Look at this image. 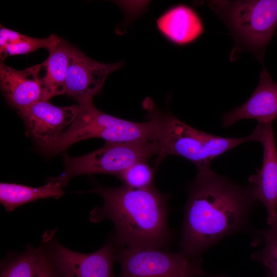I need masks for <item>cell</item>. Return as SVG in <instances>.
Returning <instances> with one entry per match:
<instances>
[{"instance_id":"cell-1","label":"cell","mask_w":277,"mask_h":277,"mask_svg":"<svg viewBox=\"0 0 277 277\" xmlns=\"http://www.w3.org/2000/svg\"><path fill=\"white\" fill-rule=\"evenodd\" d=\"M256 202L250 185L235 184L210 167L197 169L184 207L181 252L202 258L224 238L246 230Z\"/></svg>"},{"instance_id":"cell-2","label":"cell","mask_w":277,"mask_h":277,"mask_svg":"<svg viewBox=\"0 0 277 277\" xmlns=\"http://www.w3.org/2000/svg\"><path fill=\"white\" fill-rule=\"evenodd\" d=\"M89 192L104 201L102 206L91 210L90 221L110 220L114 226L111 238L116 246L163 249L169 244L167 198L154 185L141 189L96 185Z\"/></svg>"},{"instance_id":"cell-3","label":"cell","mask_w":277,"mask_h":277,"mask_svg":"<svg viewBox=\"0 0 277 277\" xmlns=\"http://www.w3.org/2000/svg\"><path fill=\"white\" fill-rule=\"evenodd\" d=\"M79 106L80 110L69 127L56 140L38 146L45 154H56L75 143L92 138L108 142L160 141L159 111L152 104L146 106L149 120L143 122L110 115L96 109L93 103Z\"/></svg>"},{"instance_id":"cell-4","label":"cell","mask_w":277,"mask_h":277,"mask_svg":"<svg viewBox=\"0 0 277 277\" xmlns=\"http://www.w3.org/2000/svg\"><path fill=\"white\" fill-rule=\"evenodd\" d=\"M161 149L156 164L169 155L182 156L194 164L197 169L210 167L217 157L248 142H260L262 124L242 137L215 135L195 129L169 113L159 112Z\"/></svg>"},{"instance_id":"cell-5","label":"cell","mask_w":277,"mask_h":277,"mask_svg":"<svg viewBox=\"0 0 277 277\" xmlns=\"http://www.w3.org/2000/svg\"><path fill=\"white\" fill-rule=\"evenodd\" d=\"M228 26L237 46L262 61L277 26V0L209 1Z\"/></svg>"},{"instance_id":"cell-6","label":"cell","mask_w":277,"mask_h":277,"mask_svg":"<svg viewBox=\"0 0 277 277\" xmlns=\"http://www.w3.org/2000/svg\"><path fill=\"white\" fill-rule=\"evenodd\" d=\"M161 149L158 141L106 142L102 147L87 154L75 157L64 155V170L54 178L65 186L80 175L105 173L117 176L137 163L147 162L155 155L158 157Z\"/></svg>"},{"instance_id":"cell-7","label":"cell","mask_w":277,"mask_h":277,"mask_svg":"<svg viewBox=\"0 0 277 277\" xmlns=\"http://www.w3.org/2000/svg\"><path fill=\"white\" fill-rule=\"evenodd\" d=\"M118 277H199L208 274L202 268V259H192L181 252L161 248L116 246Z\"/></svg>"},{"instance_id":"cell-8","label":"cell","mask_w":277,"mask_h":277,"mask_svg":"<svg viewBox=\"0 0 277 277\" xmlns=\"http://www.w3.org/2000/svg\"><path fill=\"white\" fill-rule=\"evenodd\" d=\"M45 233L44 241L58 277H115L113 266L116 247L111 238L99 250L90 253L71 250Z\"/></svg>"},{"instance_id":"cell-9","label":"cell","mask_w":277,"mask_h":277,"mask_svg":"<svg viewBox=\"0 0 277 277\" xmlns=\"http://www.w3.org/2000/svg\"><path fill=\"white\" fill-rule=\"evenodd\" d=\"M121 62L106 64L94 61L73 47L69 61L65 93L83 105L93 103L109 75L122 66Z\"/></svg>"},{"instance_id":"cell-10","label":"cell","mask_w":277,"mask_h":277,"mask_svg":"<svg viewBox=\"0 0 277 277\" xmlns=\"http://www.w3.org/2000/svg\"><path fill=\"white\" fill-rule=\"evenodd\" d=\"M80 107L55 106L49 101H40L18 112L30 136L38 146L58 138L72 124Z\"/></svg>"},{"instance_id":"cell-11","label":"cell","mask_w":277,"mask_h":277,"mask_svg":"<svg viewBox=\"0 0 277 277\" xmlns=\"http://www.w3.org/2000/svg\"><path fill=\"white\" fill-rule=\"evenodd\" d=\"M272 123H262V165L248 180L255 199L266 209L269 226L277 220V149Z\"/></svg>"},{"instance_id":"cell-12","label":"cell","mask_w":277,"mask_h":277,"mask_svg":"<svg viewBox=\"0 0 277 277\" xmlns=\"http://www.w3.org/2000/svg\"><path fill=\"white\" fill-rule=\"evenodd\" d=\"M42 70V64L17 70L1 62V90L7 101L18 112L38 101H46L41 74Z\"/></svg>"},{"instance_id":"cell-13","label":"cell","mask_w":277,"mask_h":277,"mask_svg":"<svg viewBox=\"0 0 277 277\" xmlns=\"http://www.w3.org/2000/svg\"><path fill=\"white\" fill-rule=\"evenodd\" d=\"M277 117V83L264 68L260 80L250 98L242 105L226 113L223 117L224 127L245 119H255L259 123H273Z\"/></svg>"},{"instance_id":"cell-14","label":"cell","mask_w":277,"mask_h":277,"mask_svg":"<svg viewBox=\"0 0 277 277\" xmlns=\"http://www.w3.org/2000/svg\"><path fill=\"white\" fill-rule=\"evenodd\" d=\"M160 32L169 41L179 45L192 43L203 33L201 19L190 7L180 5L163 13L156 21Z\"/></svg>"},{"instance_id":"cell-15","label":"cell","mask_w":277,"mask_h":277,"mask_svg":"<svg viewBox=\"0 0 277 277\" xmlns=\"http://www.w3.org/2000/svg\"><path fill=\"white\" fill-rule=\"evenodd\" d=\"M73 48V46L61 38L49 51L47 60L42 63L45 72L42 81L46 101L65 93L67 72Z\"/></svg>"},{"instance_id":"cell-16","label":"cell","mask_w":277,"mask_h":277,"mask_svg":"<svg viewBox=\"0 0 277 277\" xmlns=\"http://www.w3.org/2000/svg\"><path fill=\"white\" fill-rule=\"evenodd\" d=\"M62 184L54 178L37 187L8 183L0 184V202L7 211L22 205L48 197L59 198L65 194Z\"/></svg>"},{"instance_id":"cell-17","label":"cell","mask_w":277,"mask_h":277,"mask_svg":"<svg viewBox=\"0 0 277 277\" xmlns=\"http://www.w3.org/2000/svg\"><path fill=\"white\" fill-rule=\"evenodd\" d=\"M45 246H28L23 253L10 255L1 262L0 277H33L46 260Z\"/></svg>"},{"instance_id":"cell-18","label":"cell","mask_w":277,"mask_h":277,"mask_svg":"<svg viewBox=\"0 0 277 277\" xmlns=\"http://www.w3.org/2000/svg\"><path fill=\"white\" fill-rule=\"evenodd\" d=\"M261 238L258 242H263V248L252 253L250 258L261 263L273 277H277V220L262 231Z\"/></svg>"},{"instance_id":"cell-19","label":"cell","mask_w":277,"mask_h":277,"mask_svg":"<svg viewBox=\"0 0 277 277\" xmlns=\"http://www.w3.org/2000/svg\"><path fill=\"white\" fill-rule=\"evenodd\" d=\"M61 39L55 34L44 38L27 36L21 42L8 46L0 51L1 60H4L8 56L28 54L42 48H46L50 51L56 46Z\"/></svg>"},{"instance_id":"cell-20","label":"cell","mask_w":277,"mask_h":277,"mask_svg":"<svg viewBox=\"0 0 277 277\" xmlns=\"http://www.w3.org/2000/svg\"><path fill=\"white\" fill-rule=\"evenodd\" d=\"M117 177L124 185L134 188H145L154 185V171L146 162L133 165Z\"/></svg>"},{"instance_id":"cell-21","label":"cell","mask_w":277,"mask_h":277,"mask_svg":"<svg viewBox=\"0 0 277 277\" xmlns=\"http://www.w3.org/2000/svg\"><path fill=\"white\" fill-rule=\"evenodd\" d=\"M26 37L27 35L1 25L0 51L3 50L8 46L21 42Z\"/></svg>"},{"instance_id":"cell-22","label":"cell","mask_w":277,"mask_h":277,"mask_svg":"<svg viewBox=\"0 0 277 277\" xmlns=\"http://www.w3.org/2000/svg\"><path fill=\"white\" fill-rule=\"evenodd\" d=\"M52 270V263L47 251V256L44 264L33 277H49Z\"/></svg>"},{"instance_id":"cell-23","label":"cell","mask_w":277,"mask_h":277,"mask_svg":"<svg viewBox=\"0 0 277 277\" xmlns=\"http://www.w3.org/2000/svg\"><path fill=\"white\" fill-rule=\"evenodd\" d=\"M49 277H58L52 265V270Z\"/></svg>"},{"instance_id":"cell-24","label":"cell","mask_w":277,"mask_h":277,"mask_svg":"<svg viewBox=\"0 0 277 277\" xmlns=\"http://www.w3.org/2000/svg\"><path fill=\"white\" fill-rule=\"evenodd\" d=\"M214 277H227L226 275H215ZM266 277H273L268 272Z\"/></svg>"}]
</instances>
